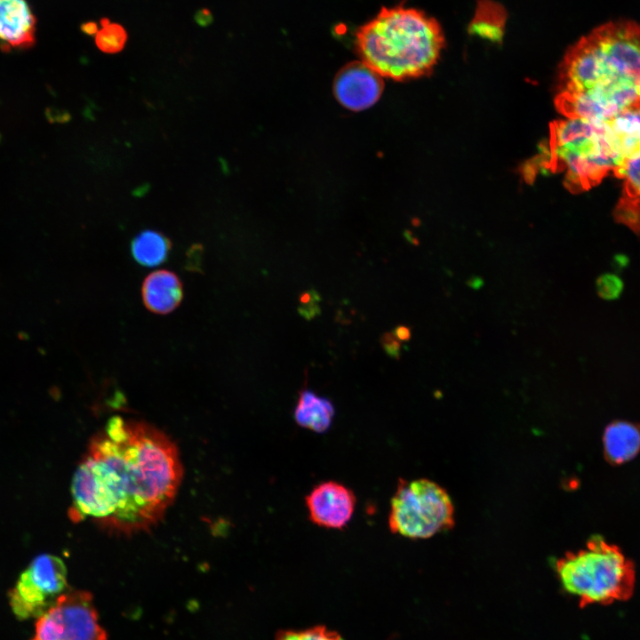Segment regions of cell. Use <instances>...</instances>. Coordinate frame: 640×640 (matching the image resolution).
I'll return each instance as SVG.
<instances>
[{
  "label": "cell",
  "instance_id": "7",
  "mask_svg": "<svg viewBox=\"0 0 640 640\" xmlns=\"http://www.w3.org/2000/svg\"><path fill=\"white\" fill-rule=\"evenodd\" d=\"M92 596L86 591L60 595L36 623L31 640H107Z\"/></svg>",
  "mask_w": 640,
  "mask_h": 640
},
{
  "label": "cell",
  "instance_id": "18",
  "mask_svg": "<svg viewBox=\"0 0 640 640\" xmlns=\"http://www.w3.org/2000/svg\"><path fill=\"white\" fill-rule=\"evenodd\" d=\"M607 123L620 142L624 160L640 148V109L622 112Z\"/></svg>",
  "mask_w": 640,
  "mask_h": 640
},
{
  "label": "cell",
  "instance_id": "26",
  "mask_svg": "<svg viewBox=\"0 0 640 640\" xmlns=\"http://www.w3.org/2000/svg\"><path fill=\"white\" fill-rule=\"evenodd\" d=\"M211 20L212 14L208 10L204 9L196 14V21L202 26L207 25Z\"/></svg>",
  "mask_w": 640,
  "mask_h": 640
},
{
  "label": "cell",
  "instance_id": "19",
  "mask_svg": "<svg viewBox=\"0 0 640 640\" xmlns=\"http://www.w3.org/2000/svg\"><path fill=\"white\" fill-rule=\"evenodd\" d=\"M101 28L95 36L97 47L106 53H116L123 50L127 41L124 28L116 23H110L108 19L100 20Z\"/></svg>",
  "mask_w": 640,
  "mask_h": 640
},
{
  "label": "cell",
  "instance_id": "3",
  "mask_svg": "<svg viewBox=\"0 0 640 640\" xmlns=\"http://www.w3.org/2000/svg\"><path fill=\"white\" fill-rule=\"evenodd\" d=\"M444 45L442 28L434 18L400 5L382 7L356 32L362 61L380 76L396 80L431 71Z\"/></svg>",
  "mask_w": 640,
  "mask_h": 640
},
{
  "label": "cell",
  "instance_id": "9",
  "mask_svg": "<svg viewBox=\"0 0 640 640\" xmlns=\"http://www.w3.org/2000/svg\"><path fill=\"white\" fill-rule=\"evenodd\" d=\"M356 504L352 490L336 481L316 484L306 496L309 520L327 529H342L351 520Z\"/></svg>",
  "mask_w": 640,
  "mask_h": 640
},
{
  "label": "cell",
  "instance_id": "17",
  "mask_svg": "<svg viewBox=\"0 0 640 640\" xmlns=\"http://www.w3.org/2000/svg\"><path fill=\"white\" fill-rule=\"evenodd\" d=\"M172 244L164 234L147 229L137 234L131 242V253L134 260L144 267H156L169 257Z\"/></svg>",
  "mask_w": 640,
  "mask_h": 640
},
{
  "label": "cell",
  "instance_id": "8",
  "mask_svg": "<svg viewBox=\"0 0 640 640\" xmlns=\"http://www.w3.org/2000/svg\"><path fill=\"white\" fill-rule=\"evenodd\" d=\"M64 562L53 555L36 556L9 592L10 605L21 620L41 616L67 588Z\"/></svg>",
  "mask_w": 640,
  "mask_h": 640
},
{
  "label": "cell",
  "instance_id": "4",
  "mask_svg": "<svg viewBox=\"0 0 640 640\" xmlns=\"http://www.w3.org/2000/svg\"><path fill=\"white\" fill-rule=\"evenodd\" d=\"M541 164L564 173V185L572 193L598 185L624 161L620 142L605 122L579 118L550 124Z\"/></svg>",
  "mask_w": 640,
  "mask_h": 640
},
{
  "label": "cell",
  "instance_id": "23",
  "mask_svg": "<svg viewBox=\"0 0 640 640\" xmlns=\"http://www.w3.org/2000/svg\"><path fill=\"white\" fill-rule=\"evenodd\" d=\"M298 312L300 316L309 321L321 314V308L319 306V302H311L306 305H300Z\"/></svg>",
  "mask_w": 640,
  "mask_h": 640
},
{
  "label": "cell",
  "instance_id": "5",
  "mask_svg": "<svg viewBox=\"0 0 640 640\" xmlns=\"http://www.w3.org/2000/svg\"><path fill=\"white\" fill-rule=\"evenodd\" d=\"M556 571L564 589L576 596L581 606L624 601L634 590L632 562L618 547L597 535L584 548L558 559Z\"/></svg>",
  "mask_w": 640,
  "mask_h": 640
},
{
  "label": "cell",
  "instance_id": "6",
  "mask_svg": "<svg viewBox=\"0 0 640 640\" xmlns=\"http://www.w3.org/2000/svg\"><path fill=\"white\" fill-rule=\"evenodd\" d=\"M453 525L454 507L442 486L426 478L399 480L388 514L393 533L428 539Z\"/></svg>",
  "mask_w": 640,
  "mask_h": 640
},
{
  "label": "cell",
  "instance_id": "21",
  "mask_svg": "<svg viewBox=\"0 0 640 640\" xmlns=\"http://www.w3.org/2000/svg\"><path fill=\"white\" fill-rule=\"evenodd\" d=\"M596 287L599 297L604 300H612L620 296L624 284L617 275L605 273L597 277Z\"/></svg>",
  "mask_w": 640,
  "mask_h": 640
},
{
  "label": "cell",
  "instance_id": "2",
  "mask_svg": "<svg viewBox=\"0 0 640 640\" xmlns=\"http://www.w3.org/2000/svg\"><path fill=\"white\" fill-rule=\"evenodd\" d=\"M555 105L566 118L593 122L640 109V25L609 21L571 46L560 65Z\"/></svg>",
  "mask_w": 640,
  "mask_h": 640
},
{
  "label": "cell",
  "instance_id": "15",
  "mask_svg": "<svg viewBox=\"0 0 640 640\" xmlns=\"http://www.w3.org/2000/svg\"><path fill=\"white\" fill-rule=\"evenodd\" d=\"M334 414V406L329 399L308 389L300 393L294 409V419L299 426L316 433H324L332 426Z\"/></svg>",
  "mask_w": 640,
  "mask_h": 640
},
{
  "label": "cell",
  "instance_id": "20",
  "mask_svg": "<svg viewBox=\"0 0 640 640\" xmlns=\"http://www.w3.org/2000/svg\"><path fill=\"white\" fill-rule=\"evenodd\" d=\"M276 640H344L334 630L324 626H316L305 629L283 630L276 635Z\"/></svg>",
  "mask_w": 640,
  "mask_h": 640
},
{
  "label": "cell",
  "instance_id": "24",
  "mask_svg": "<svg viewBox=\"0 0 640 640\" xmlns=\"http://www.w3.org/2000/svg\"><path fill=\"white\" fill-rule=\"evenodd\" d=\"M321 296L315 289H309L301 292L299 296L300 305H306L311 302H320Z\"/></svg>",
  "mask_w": 640,
  "mask_h": 640
},
{
  "label": "cell",
  "instance_id": "12",
  "mask_svg": "<svg viewBox=\"0 0 640 640\" xmlns=\"http://www.w3.org/2000/svg\"><path fill=\"white\" fill-rule=\"evenodd\" d=\"M613 174L623 180L614 219L640 236V148L627 157Z\"/></svg>",
  "mask_w": 640,
  "mask_h": 640
},
{
  "label": "cell",
  "instance_id": "13",
  "mask_svg": "<svg viewBox=\"0 0 640 640\" xmlns=\"http://www.w3.org/2000/svg\"><path fill=\"white\" fill-rule=\"evenodd\" d=\"M183 287L180 278L168 270L149 274L142 284V299L146 308L156 314L173 311L181 302Z\"/></svg>",
  "mask_w": 640,
  "mask_h": 640
},
{
  "label": "cell",
  "instance_id": "1",
  "mask_svg": "<svg viewBox=\"0 0 640 640\" xmlns=\"http://www.w3.org/2000/svg\"><path fill=\"white\" fill-rule=\"evenodd\" d=\"M181 477L178 450L166 435L114 416L74 474L71 518L129 533L147 529L171 505Z\"/></svg>",
  "mask_w": 640,
  "mask_h": 640
},
{
  "label": "cell",
  "instance_id": "27",
  "mask_svg": "<svg viewBox=\"0 0 640 640\" xmlns=\"http://www.w3.org/2000/svg\"><path fill=\"white\" fill-rule=\"evenodd\" d=\"M82 30L90 36H92L94 34H97L98 32V26L95 22H86L84 23L81 27Z\"/></svg>",
  "mask_w": 640,
  "mask_h": 640
},
{
  "label": "cell",
  "instance_id": "10",
  "mask_svg": "<svg viewBox=\"0 0 640 640\" xmlns=\"http://www.w3.org/2000/svg\"><path fill=\"white\" fill-rule=\"evenodd\" d=\"M363 61L345 66L334 81V92L340 103L351 110H363L373 105L382 92V81Z\"/></svg>",
  "mask_w": 640,
  "mask_h": 640
},
{
  "label": "cell",
  "instance_id": "25",
  "mask_svg": "<svg viewBox=\"0 0 640 640\" xmlns=\"http://www.w3.org/2000/svg\"><path fill=\"white\" fill-rule=\"evenodd\" d=\"M392 332L400 342L409 341L412 337L411 328L406 325H397Z\"/></svg>",
  "mask_w": 640,
  "mask_h": 640
},
{
  "label": "cell",
  "instance_id": "14",
  "mask_svg": "<svg viewBox=\"0 0 640 640\" xmlns=\"http://www.w3.org/2000/svg\"><path fill=\"white\" fill-rule=\"evenodd\" d=\"M606 460L621 464L635 457L640 451V428L627 421H614L608 425L604 435Z\"/></svg>",
  "mask_w": 640,
  "mask_h": 640
},
{
  "label": "cell",
  "instance_id": "16",
  "mask_svg": "<svg viewBox=\"0 0 640 640\" xmlns=\"http://www.w3.org/2000/svg\"><path fill=\"white\" fill-rule=\"evenodd\" d=\"M506 20L507 12L501 4L492 0H478L468 32L494 43L500 42Z\"/></svg>",
  "mask_w": 640,
  "mask_h": 640
},
{
  "label": "cell",
  "instance_id": "11",
  "mask_svg": "<svg viewBox=\"0 0 640 640\" xmlns=\"http://www.w3.org/2000/svg\"><path fill=\"white\" fill-rule=\"evenodd\" d=\"M36 18L27 0H0V44L9 50L35 43Z\"/></svg>",
  "mask_w": 640,
  "mask_h": 640
},
{
  "label": "cell",
  "instance_id": "22",
  "mask_svg": "<svg viewBox=\"0 0 640 640\" xmlns=\"http://www.w3.org/2000/svg\"><path fill=\"white\" fill-rule=\"evenodd\" d=\"M380 342L387 356L398 360L401 355V342L395 337L392 332H384Z\"/></svg>",
  "mask_w": 640,
  "mask_h": 640
},
{
  "label": "cell",
  "instance_id": "28",
  "mask_svg": "<svg viewBox=\"0 0 640 640\" xmlns=\"http://www.w3.org/2000/svg\"><path fill=\"white\" fill-rule=\"evenodd\" d=\"M467 284H468L470 288L475 289V290H477V289H479L480 287L483 286L484 281H483V279H482L481 277H479V276H471V277H469L468 280L467 281Z\"/></svg>",
  "mask_w": 640,
  "mask_h": 640
}]
</instances>
